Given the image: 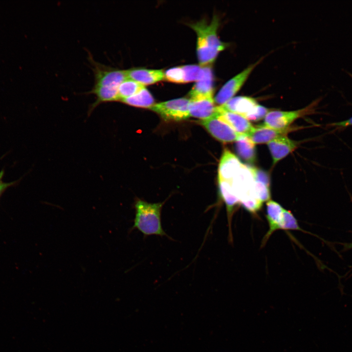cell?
I'll list each match as a JSON object with an SVG mask.
<instances>
[{
    "instance_id": "52a82bcc",
    "label": "cell",
    "mask_w": 352,
    "mask_h": 352,
    "mask_svg": "<svg viewBox=\"0 0 352 352\" xmlns=\"http://www.w3.org/2000/svg\"><path fill=\"white\" fill-rule=\"evenodd\" d=\"M200 123L214 138L223 143L236 141L242 135L217 116L201 120Z\"/></svg>"
},
{
    "instance_id": "5b68a950",
    "label": "cell",
    "mask_w": 352,
    "mask_h": 352,
    "mask_svg": "<svg viewBox=\"0 0 352 352\" xmlns=\"http://www.w3.org/2000/svg\"><path fill=\"white\" fill-rule=\"evenodd\" d=\"M258 63L259 62L250 65L228 80L216 94L214 98L215 103L221 106L233 98L234 96L241 88Z\"/></svg>"
},
{
    "instance_id": "e0dca14e",
    "label": "cell",
    "mask_w": 352,
    "mask_h": 352,
    "mask_svg": "<svg viewBox=\"0 0 352 352\" xmlns=\"http://www.w3.org/2000/svg\"><path fill=\"white\" fill-rule=\"evenodd\" d=\"M119 87H96L89 92L96 96L95 101L91 105L89 113L102 103L119 101L118 89Z\"/></svg>"
},
{
    "instance_id": "83f0119b",
    "label": "cell",
    "mask_w": 352,
    "mask_h": 352,
    "mask_svg": "<svg viewBox=\"0 0 352 352\" xmlns=\"http://www.w3.org/2000/svg\"><path fill=\"white\" fill-rule=\"evenodd\" d=\"M333 125L334 126L342 127L352 126V117L346 120L333 123Z\"/></svg>"
},
{
    "instance_id": "7c38bea8",
    "label": "cell",
    "mask_w": 352,
    "mask_h": 352,
    "mask_svg": "<svg viewBox=\"0 0 352 352\" xmlns=\"http://www.w3.org/2000/svg\"><path fill=\"white\" fill-rule=\"evenodd\" d=\"M258 104L252 97L240 96L233 97L225 104L219 106L224 110L240 114L245 118Z\"/></svg>"
},
{
    "instance_id": "30bf717a",
    "label": "cell",
    "mask_w": 352,
    "mask_h": 352,
    "mask_svg": "<svg viewBox=\"0 0 352 352\" xmlns=\"http://www.w3.org/2000/svg\"><path fill=\"white\" fill-rule=\"evenodd\" d=\"M217 116L240 134L247 136L254 127L244 117L234 112L224 110L219 106H217Z\"/></svg>"
},
{
    "instance_id": "4fadbf2b",
    "label": "cell",
    "mask_w": 352,
    "mask_h": 352,
    "mask_svg": "<svg viewBox=\"0 0 352 352\" xmlns=\"http://www.w3.org/2000/svg\"><path fill=\"white\" fill-rule=\"evenodd\" d=\"M213 77L210 66H205L202 77L197 81L189 93L190 99L213 96Z\"/></svg>"
},
{
    "instance_id": "8fae6325",
    "label": "cell",
    "mask_w": 352,
    "mask_h": 352,
    "mask_svg": "<svg viewBox=\"0 0 352 352\" xmlns=\"http://www.w3.org/2000/svg\"><path fill=\"white\" fill-rule=\"evenodd\" d=\"M267 144L272 158L273 164L286 157L297 146V142L290 139L286 135L278 137Z\"/></svg>"
},
{
    "instance_id": "9a60e30c",
    "label": "cell",
    "mask_w": 352,
    "mask_h": 352,
    "mask_svg": "<svg viewBox=\"0 0 352 352\" xmlns=\"http://www.w3.org/2000/svg\"><path fill=\"white\" fill-rule=\"evenodd\" d=\"M266 218L269 225V229L264 236L262 244L264 245L272 233L279 230L283 212L285 209L279 203L272 200H268L266 204Z\"/></svg>"
},
{
    "instance_id": "5bb4252c",
    "label": "cell",
    "mask_w": 352,
    "mask_h": 352,
    "mask_svg": "<svg viewBox=\"0 0 352 352\" xmlns=\"http://www.w3.org/2000/svg\"><path fill=\"white\" fill-rule=\"evenodd\" d=\"M126 71L128 78L144 86L154 84L164 79V72L160 69L135 68Z\"/></svg>"
},
{
    "instance_id": "ffe728a7",
    "label": "cell",
    "mask_w": 352,
    "mask_h": 352,
    "mask_svg": "<svg viewBox=\"0 0 352 352\" xmlns=\"http://www.w3.org/2000/svg\"><path fill=\"white\" fill-rule=\"evenodd\" d=\"M120 102L133 107L149 109L154 104L153 96L145 87L135 94L124 99Z\"/></svg>"
},
{
    "instance_id": "603a6c76",
    "label": "cell",
    "mask_w": 352,
    "mask_h": 352,
    "mask_svg": "<svg viewBox=\"0 0 352 352\" xmlns=\"http://www.w3.org/2000/svg\"><path fill=\"white\" fill-rule=\"evenodd\" d=\"M279 229L302 230L294 215L289 211L285 209L283 211Z\"/></svg>"
},
{
    "instance_id": "9c48e42d",
    "label": "cell",
    "mask_w": 352,
    "mask_h": 352,
    "mask_svg": "<svg viewBox=\"0 0 352 352\" xmlns=\"http://www.w3.org/2000/svg\"><path fill=\"white\" fill-rule=\"evenodd\" d=\"M189 111L190 116L204 120L217 116V107L213 96L190 99Z\"/></svg>"
},
{
    "instance_id": "d6986e66",
    "label": "cell",
    "mask_w": 352,
    "mask_h": 352,
    "mask_svg": "<svg viewBox=\"0 0 352 352\" xmlns=\"http://www.w3.org/2000/svg\"><path fill=\"white\" fill-rule=\"evenodd\" d=\"M236 150L243 160L253 163L256 159L255 144L246 135H242L236 141Z\"/></svg>"
},
{
    "instance_id": "277c9868",
    "label": "cell",
    "mask_w": 352,
    "mask_h": 352,
    "mask_svg": "<svg viewBox=\"0 0 352 352\" xmlns=\"http://www.w3.org/2000/svg\"><path fill=\"white\" fill-rule=\"evenodd\" d=\"M95 84L96 87H119L128 79L126 70H121L107 66L92 60Z\"/></svg>"
},
{
    "instance_id": "6da1fadb",
    "label": "cell",
    "mask_w": 352,
    "mask_h": 352,
    "mask_svg": "<svg viewBox=\"0 0 352 352\" xmlns=\"http://www.w3.org/2000/svg\"><path fill=\"white\" fill-rule=\"evenodd\" d=\"M219 20L214 16L210 22L202 20L190 24L197 35V53L199 65L208 66L213 63L219 53L227 46L219 39L217 30Z\"/></svg>"
},
{
    "instance_id": "d4e9b609",
    "label": "cell",
    "mask_w": 352,
    "mask_h": 352,
    "mask_svg": "<svg viewBox=\"0 0 352 352\" xmlns=\"http://www.w3.org/2000/svg\"><path fill=\"white\" fill-rule=\"evenodd\" d=\"M164 79L176 83H184V73L181 66L171 68L164 72Z\"/></svg>"
},
{
    "instance_id": "484cf974",
    "label": "cell",
    "mask_w": 352,
    "mask_h": 352,
    "mask_svg": "<svg viewBox=\"0 0 352 352\" xmlns=\"http://www.w3.org/2000/svg\"><path fill=\"white\" fill-rule=\"evenodd\" d=\"M268 112L269 110L266 108L258 104L245 118L249 121H258L264 118Z\"/></svg>"
},
{
    "instance_id": "ac0fdd59",
    "label": "cell",
    "mask_w": 352,
    "mask_h": 352,
    "mask_svg": "<svg viewBox=\"0 0 352 352\" xmlns=\"http://www.w3.org/2000/svg\"><path fill=\"white\" fill-rule=\"evenodd\" d=\"M219 186L220 195L226 204L228 219L231 218L234 207L240 201L234 192L230 182L219 179Z\"/></svg>"
},
{
    "instance_id": "2e32d148",
    "label": "cell",
    "mask_w": 352,
    "mask_h": 352,
    "mask_svg": "<svg viewBox=\"0 0 352 352\" xmlns=\"http://www.w3.org/2000/svg\"><path fill=\"white\" fill-rule=\"evenodd\" d=\"M287 131V129L279 130L262 125L253 127L247 136L255 144L268 143L278 137L286 135Z\"/></svg>"
},
{
    "instance_id": "cb8c5ba5",
    "label": "cell",
    "mask_w": 352,
    "mask_h": 352,
    "mask_svg": "<svg viewBox=\"0 0 352 352\" xmlns=\"http://www.w3.org/2000/svg\"><path fill=\"white\" fill-rule=\"evenodd\" d=\"M253 190L256 198L262 202L268 201L270 198L269 185L254 181Z\"/></svg>"
},
{
    "instance_id": "3957f363",
    "label": "cell",
    "mask_w": 352,
    "mask_h": 352,
    "mask_svg": "<svg viewBox=\"0 0 352 352\" xmlns=\"http://www.w3.org/2000/svg\"><path fill=\"white\" fill-rule=\"evenodd\" d=\"M190 99L180 98L154 104L150 108L166 120L180 121L190 117Z\"/></svg>"
},
{
    "instance_id": "ba28073f",
    "label": "cell",
    "mask_w": 352,
    "mask_h": 352,
    "mask_svg": "<svg viewBox=\"0 0 352 352\" xmlns=\"http://www.w3.org/2000/svg\"><path fill=\"white\" fill-rule=\"evenodd\" d=\"M242 165L233 153L224 149L219 163L218 178L231 183Z\"/></svg>"
},
{
    "instance_id": "7402d4cb",
    "label": "cell",
    "mask_w": 352,
    "mask_h": 352,
    "mask_svg": "<svg viewBox=\"0 0 352 352\" xmlns=\"http://www.w3.org/2000/svg\"><path fill=\"white\" fill-rule=\"evenodd\" d=\"M184 73V83L200 80L204 73L205 66L189 65L181 66Z\"/></svg>"
},
{
    "instance_id": "44dd1931",
    "label": "cell",
    "mask_w": 352,
    "mask_h": 352,
    "mask_svg": "<svg viewBox=\"0 0 352 352\" xmlns=\"http://www.w3.org/2000/svg\"><path fill=\"white\" fill-rule=\"evenodd\" d=\"M144 87L145 86L131 79H126L118 87L119 101L135 94Z\"/></svg>"
},
{
    "instance_id": "4316f807",
    "label": "cell",
    "mask_w": 352,
    "mask_h": 352,
    "mask_svg": "<svg viewBox=\"0 0 352 352\" xmlns=\"http://www.w3.org/2000/svg\"><path fill=\"white\" fill-rule=\"evenodd\" d=\"M4 174L3 170H1L0 172V197L2 195V194L4 193V192L9 187H10L13 185H14L16 181H13L9 183H6L4 182L2 180V178L3 177Z\"/></svg>"
},
{
    "instance_id": "7a4b0ae2",
    "label": "cell",
    "mask_w": 352,
    "mask_h": 352,
    "mask_svg": "<svg viewBox=\"0 0 352 352\" xmlns=\"http://www.w3.org/2000/svg\"><path fill=\"white\" fill-rule=\"evenodd\" d=\"M163 204V202L152 203L137 200L134 204L135 215L132 229H137L145 236H167L161 222Z\"/></svg>"
},
{
    "instance_id": "8992f818",
    "label": "cell",
    "mask_w": 352,
    "mask_h": 352,
    "mask_svg": "<svg viewBox=\"0 0 352 352\" xmlns=\"http://www.w3.org/2000/svg\"><path fill=\"white\" fill-rule=\"evenodd\" d=\"M310 110V106L293 111H269L264 118V125L279 130L288 129L295 120Z\"/></svg>"
}]
</instances>
